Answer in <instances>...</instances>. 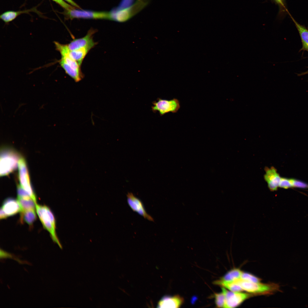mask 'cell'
I'll use <instances>...</instances> for the list:
<instances>
[{
	"mask_svg": "<svg viewBox=\"0 0 308 308\" xmlns=\"http://www.w3.org/2000/svg\"><path fill=\"white\" fill-rule=\"evenodd\" d=\"M52 0L59 4L66 10L73 9L76 8L72 5H70L68 4L63 0Z\"/></svg>",
	"mask_w": 308,
	"mask_h": 308,
	"instance_id": "25",
	"label": "cell"
},
{
	"mask_svg": "<svg viewBox=\"0 0 308 308\" xmlns=\"http://www.w3.org/2000/svg\"><path fill=\"white\" fill-rule=\"evenodd\" d=\"M278 3L281 4V5L283 6L284 5L283 3L282 0H275Z\"/></svg>",
	"mask_w": 308,
	"mask_h": 308,
	"instance_id": "29",
	"label": "cell"
},
{
	"mask_svg": "<svg viewBox=\"0 0 308 308\" xmlns=\"http://www.w3.org/2000/svg\"><path fill=\"white\" fill-rule=\"evenodd\" d=\"M127 197L128 205L133 211L149 221H154L152 216L147 213L143 202L139 198L131 193H128Z\"/></svg>",
	"mask_w": 308,
	"mask_h": 308,
	"instance_id": "10",
	"label": "cell"
},
{
	"mask_svg": "<svg viewBox=\"0 0 308 308\" xmlns=\"http://www.w3.org/2000/svg\"><path fill=\"white\" fill-rule=\"evenodd\" d=\"M65 14L68 19L75 18L86 19H106L110 20V12L96 11L76 9L65 10Z\"/></svg>",
	"mask_w": 308,
	"mask_h": 308,
	"instance_id": "5",
	"label": "cell"
},
{
	"mask_svg": "<svg viewBox=\"0 0 308 308\" xmlns=\"http://www.w3.org/2000/svg\"><path fill=\"white\" fill-rule=\"evenodd\" d=\"M233 281L239 285L244 290L253 294H270L278 290L279 288L278 285L274 283H254L240 279Z\"/></svg>",
	"mask_w": 308,
	"mask_h": 308,
	"instance_id": "4",
	"label": "cell"
},
{
	"mask_svg": "<svg viewBox=\"0 0 308 308\" xmlns=\"http://www.w3.org/2000/svg\"><path fill=\"white\" fill-rule=\"evenodd\" d=\"M240 279L248 281L260 283L261 279L254 275L249 273L242 272Z\"/></svg>",
	"mask_w": 308,
	"mask_h": 308,
	"instance_id": "22",
	"label": "cell"
},
{
	"mask_svg": "<svg viewBox=\"0 0 308 308\" xmlns=\"http://www.w3.org/2000/svg\"><path fill=\"white\" fill-rule=\"evenodd\" d=\"M133 0H122L121 1L120 4L119 5V6L118 7L119 8H122L124 6H125L126 4V6H127V4H129L130 1H132Z\"/></svg>",
	"mask_w": 308,
	"mask_h": 308,
	"instance_id": "27",
	"label": "cell"
},
{
	"mask_svg": "<svg viewBox=\"0 0 308 308\" xmlns=\"http://www.w3.org/2000/svg\"><path fill=\"white\" fill-rule=\"evenodd\" d=\"M304 74H308V70L305 73H304Z\"/></svg>",
	"mask_w": 308,
	"mask_h": 308,
	"instance_id": "30",
	"label": "cell"
},
{
	"mask_svg": "<svg viewBox=\"0 0 308 308\" xmlns=\"http://www.w3.org/2000/svg\"><path fill=\"white\" fill-rule=\"evenodd\" d=\"M214 296L216 307H224L225 302V296L223 292L222 291L221 293H215Z\"/></svg>",
	"mask_w": 308,
	"mask_h": 308,
	"instance_id": "21",
	"label": "cell"
},
{
	"mask_svg": "<svg viewBox=\"0 0 308 308\" xmlns=\"http://www.w3.org/2000/svg\"><path fill=\"white\" fill-rule=\"evenodd\" d=\"M36 210L44 228L49 232L53 241L62 248L56 234L55 218L50 208L46 205H40L37 203Z\"/></svg>",
	"mask_w": 308,
	"mask_h": 308,
	"instance_id": "1",
	"label": "cell"
},
{
	"mask_svg": "<svg viewBox=\"0 0 308 308\" xmlns=\"http://www.w3.org/2000/svg\"><path fill=\"white\" fill-rule=\"evenodd\" d=\"M265 174L264 178L267 183L268 187L271 191H276L279 187L281 179L276 169L274 167L270 168L266 167L265 168Z\"/></svg>",
	"mask_w": 308,
	"mask_h": 308,
	"instance_id": "11",
	"label": "cell"
},
{
	"mask_svg": "<svg viewBox=\"0 0 308 308\" xmlns=\"http://www.w3.org/2000/svg\"><path fill=\"white\" fill-rule=\"evenodd\" d=\"M214 284L225 287L230 291L234 292H241L244 290L238 284L233 281L221 282L216 280L213 282Z\"/></svg>",
	"mask_w": 308,
	"mask_h": 308,
	"instance_id": "20",
	"label": "cell"
},
{
	"mask_svg": "<svg viewBox=\"0 0 308 308\" xmlns=\"http://www.w3.org/2000/svg\"><path fill=\"white\" fill-rule=\"evenodd\" d=\"M96 32L95 30L91 29L84 37L74 39L67 44L69 50L71 51L83 48H88L91 49L97 44L93 39V35Z\"/></svg>",
	"mask_w": 308,
	"mask_h": 308,
	"instance_id": "9",
	"label": "cell"
},
{
	"mask_svg": "<svg viewBox=\"0 0 308 308\" xmlns=\"http://www.w3.org/2000/svg\"><path fill=\"white\" fill-rule=\"evenodd\" d=\"M300 37L302 44V50L308 51V30L296 22L290 15Z\"/></svg>",
	"mask_w": 308,
	"mask_h": 308,
	"instance_id": "14",
	"label": "cell"
},
{
	"mask_svg": "<svg viewBox=\"0 0 308 308\" xmlns=\"http://www.w3.org/2000/svg\"><path fill=\"white\" fill-rule=\"evenodd\" d=\"M157 100L152 102L151 110L154 113L158 112L160 116L169 112L176 113L180 107L179 101L176 98L169 100L158 98Z\"/></svg>",
	"mask_w": 308,
	"mask_h": 308,
	"instance_id": "6",
	"label": "cell"
},
{
	"mask_svg": "<svg viewBox=\"0 0 308 308\" xmlns=\"http://www.w3.org/2000/svg\"><path fill=\"white\" fill-rule=\"evenodd\" d=\"M17 200L21 207V211L36 209V204L37 202L31 197L17 198Z\"/></svg>",
	"mask_w": 308,
	"mask_h": 308,
	"instance_id": "18",
	"label": "cell"
},
{
	"mask_svg": "<svg viewBox=\"0 0 308 308\" xmlns=\"http://www.w3.org/2000/svg\"><path fill=\"white\" fill-rule=\"evenodd\" d=\"M21 157L19 153L13 149L8 147H3L1 148L0 176L7 175L15 170L18 165Z\"/></svg>",
	"mask_w": 308,
	"mask_h": 308,
	"instance_id": "3",
	"label": "cell"
},
{
	"mask_svg": "<svg viewBox=\"0 0 308 308\" xmlns=\"http://www.w3.org/2000/svg\"><path fill=\"white\" fill-rule=\"evenodd\" d=\"M291 181L292 187L303 188H308V185L301 181L294 179H291Z\"/></svg>",
	"mask_w": 308,
	"mask_h": 308,
	"instance_id": "24",
	"label": "cell"
},
{
	"mask_svg": "<svg viewBox=\"0 0 308 308\" xmlns=\"http://www.w3.org/2000/svg\"><path fill=\"white\" fill-rule=\"evenodd\" d=\"M36 209L29 210L21 211L20 222L23 223H25L30 227H32L37 219Z\"/></svg>",
	"mask_w": 308,
	"mask_h": 308,
	"instance_id": "15",
	"label": "cell"
},
{
	"mask_svg": "<svg viewBox=\"0 0 308 308\" xmlns=\"http://www.w3.org/2000/svg\"><path fill=\"white\" fill-rule=\"evenodd\" d=\"M69 3L71 5L78 9H82L81 7L73 0H63Z\"/></svg>",
	"mask_w": 308,
	"mask_h": 308,
	"instance_id": "28",
	"label": "cell"
},
{
	"mask_svg": "<svg viewBox=\"0 0 308 308\" xmlns=\"http://www.w3.org/2000/svg\"><path fill=\"white\" fill-rule=\"evenodd\" d=\"M240 269H233L227 272L218 281L221 282H230L240 279L242 273Z\"/></svg>",
	"mask_w": 308,
	"mask_h": 308,
	"instance_id": "17",
	"label": "cell"
},
{
	"mask_svg": "<svg viewBox=\"0 0 308 308\" xmlns=\"http://www.w3.org/2000/svg\"><path fill=\"white\" fill-rule=\"evenodd\" d=\"M0 209L7 217L14 215L21 211V208L17 200L12 197L5 198L3 201Z\"/></svg>",
	"mask_w": 308,
	"mask_h": 308,
	"instance_id": "12",
	"label": "cell"
},
{
	"mask_svg": "<svg viewBox=\"0 0 308 308\" xmlns=\"http://www.w3.org/2000/svg\"><path fill=\"white\" fill-rule=\"evenodd\" d=\"M151 0H136L130 6L123 8H116L110 11V20L119 22H126L147 6Z\"/></svg>",
	"mask_w": 308,
	"mask_h": 308,
	"instance_id": "2",
	"label": "cell"
},
{
	"mask_svg": "<svg viewBox=\"0 0 308 308\" xmlns=\"http://www.w3.org/2000/svg\"><path fill=\"white\" fill-rule=\"evenodd\" d=\"M19 178L20 186L37 202V198L31 184L26 163L25 159L21 157L19 162Z\"/></svg>",
	"mask_w": 308,
	"mask_h": 308,
	"instance_id": "7",
	"label": "cell"
},
{
	"mask_svg": "<svg viewBox=\"0 0 308 308\" xmlns=\"http://www.w3.org/2000/svg\"><path fill=\"white\" fill-rule=\"evenodd\" d=\"M0 258H2L12 257V255L11 254L1 249L0 250Z\"/></svg>",
	"mask_w": 308,
	"mask_h": 308,
	"instance_id": "26",
	"label": "cell"
},
{
	"mask_svg": "<svg viewBox=\"0 0 308 308\" xmlns=\"http://www.w3.org/2000/svg\"><path fill=\"white\" fill-rule=\"evenodd\" d=\"M184 302L183 298L179 295L173 296H165L158 303L159 308H179Z\"/></svg>",
	"mask_w": 308,
	"mask_h": 308,
	"instance_id": "13",
	"label": "cell"
},
{
	"mask_svg": "<svg viewBox=\"0 0 308 308\" xmlns=\"http://www.w3.org/2000/svg\"><path fill=\"white\" fill-rule=\"evenodd\" d=\"M90 50L89 48H83L73 50H69L68 54L81 66L84 58Z\"/></svg>",
	"mask_w": 308,
	"mask_h": 308,
	"instance_id": "16",
	"label": "cell"
},
{
	"mask_svg": "<svg viewBox=\"0 0 308 308\" xmlns=\"http://www.w3.org/2000/svg\"><path fill=\"white\" fill-rule=\"evenodd\" d=\"M279 187L285 189L292 187L291 179L281 177Z\"/></svg>",
	"mask_w": 308,
	"mask_h": 308,
	"instance_id": "23",
	"label": "cell"
},
{
	"mask_svg": "<svg viewBox=\"0 0 308 308\" xmlns=\"http://www.w3.org/2000/svg\"><path fill=\"white\" fill-rule=\"evenodd\" d=\"M222 289L225 296L224 308L235 307L252 296L251 294L247 293L229 291L223 287Z\"/></svg>",
	"mask_w": 308,
	"mask_h": 308,
	"instance_id": "8",
	"label": "cell"
},
{
	"mask_svg": "<svg viewBox=\"0 0 308 308\" xmlns=\"http://www.w3.org/2000/svg\"><path fill=\"white\" fill-rule=\"evenodd\" d=\"M31 10L20 11H8L1 15L0 18L6 23L11 22L15 19L18 15L24 13H27Z\"/></svg>",
	"mask_w": 308,
	"mask_h": 308,
	"instance_id": "19",
	"label": "cell"
}]
</instances>
